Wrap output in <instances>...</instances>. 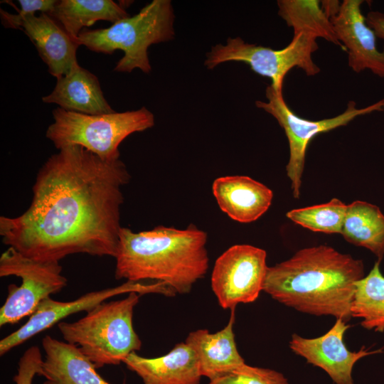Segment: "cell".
<instances>
[{
  "instance_id": "27",
  "label": "cell",
  "mask_w": 384,
  "mask_h": 384,
  "mask_svg": "<svg viewBox=\"0 0 384 384\" xmlns=\"http://www.w3.org/2000/svg\"><path fill=\"white\" fill-rule=\"evenodd\" d=\"M21 9L16 11L20 15L35 14L36 11L49 14L53 9L57 0H18Z\"/></svg>"
},
{
  "instance_id": "12",
  "label": "cell",
  "mask_w": 384,
  "mask_h": 384,
  "mask_svg": "<svg viewBox=\"0 0 384 384\" xmlns=\"http://www.w3.org/2000/svg\"><path fill=\"white\" fill-rule=\"evenodd\" d=\"M0 13L5 27L20 29L28 36L51 75L60 78L78 65L79 44L50 15L12 14L3 9Z\"/></svg>"
},
{
  "instance_id": "24",
  "label": "cell",
  "mask_w": 384,
  "mask_h": 384,
  "mask_svg": "<svg viewBox=\"0 0 384 384\" xmlns=\"http://www.w3.org/2000/svg\"><path fill=\"white\" fill-rule=\"evenodd\" d=\"M346 210L347 205L334 198L326 203L291 210L286 215L314 232L341 234Z\"/></svg>"
},
{
  "instance_id": "15",
  "label": "cell",
  "mask_w": 384,
  "mask_h": 384,
  "mask_svg": "<svg viewBox=\"0 0 384 384\" xmlns=\"http://www.w3.org/2000/svg\"><path fill=\"white\" fill-rule=\"evenodd\" d=\"M212 192L220 209L232 220L249 223L257 220L269 209L273 192L265 184L247 176L218 177Z\"/></svg>"
},
{
  "instance_id": "1",
  "label": "cell",
  "mask_w": 384,
  "mask_h": 384,
  "mask_svg": "<svg viewBox=\"0 0 384 384\" xmlns=\"http://www.w3.org/2000/svg\"><path fill=\"white\" fill-rule=\"evenodd\" d=\"M58 150L38 171L28 209L0 217L3 243L41 261L78 253L115 257L127 166L78 145Z\"/></svg>"
},
{
  "instance_id": "28",
  "label": "cell",
  "mask_w": 384,
  "mask_h": 384,
  "mask_svg": "<svg viewBox=\"0 0 384 384\" xmlns=\"http://www.w3.org/2000/svg\"><path fill=\"white\" fill-rule=\"evenodd\" d=\"M366 18L367 24L374 31L377 38L384 40V14L370 11Z\"/></svg>"
},
{
  "instance_id": "29",
  "label": "cell",
  "mask_w": 384,
  "mask_h": 384,
  "mask_svg": "<svg viewBox=\"0 0 384 384\" xmlns=\"http://www.w3.org/2000/svg\"><path fill=\"white\" fill-rule=\"evenodd\" d=\"M321 2V8L330 18L338 12L341 4L338 1L334 0H325Z\"/></svg>"
},
{
  "instance_id": "21",
  "label": "cell",
  "mask_w": 384,
  "mask_h": 384,
  "mask_svg": "<svg viewBox=\"0 0 384 384\" xmlns=\"http://www.w3.org/2000/svg\"><path fill=\"white\" fill-rule=\"evenodd\" d=\"M341 234L348 242L370 250L381 262L384 256V215L377 206L363 201L347 205Z\"/></svg>"
},
{
  "instance_id": "18",
  "label": "cell",
  "mask_w": 384,
  "mask_h": 384,
  "mask_svg": "<svg viewBox=\"0 0 384 384\" xmlns=\"http://www.w3.org/2000/svg\"><path fill=\"white\" fill-rule=\"evenodd\" d=\"M42 346L45 358L38 375L45 378L43 384H110L76 346L47 335Z\"/></svg>"
},
{
  "instance_id": "16",
  "label": "cell",
  "mask_w": 384,
  "mask_h": 384,
  "mask_svg": "<svg viewBox=\"0 0 384 384\" xmlns=\"http://www.w3.org/2000/svg\"><path fill=\"white\" fill-rule=\"evenodd\" d=\"M123 363L142 378L143 384H199L202 377L197 357L185 342L156 358L132 352Z\"/></svg>"
},
{
  "instance_id": "8",
  "label": "cell",
  "mask_w": 384,
  "mask_h": 384,
  "mask_svg": "<svg viewBox=\"0 0 384 384\" xmlns=\"http://www.w3.org/2000/svg\"><path fill=\"white\" fill-rule=\"evenodd\" d=\"M265 96L267 102L257 100L255 105L273 116L287 136L289 158L286 171L295 198L300 195L307 146L315 136L346 126L358 116L384 111V99L363 108H357L356 103L351 100L346 110L335 117L309 120L295 114L287 105L283 92H276L271 85L267 87Z\"/></svg>"
},
{
  "instance_id": "17",
  "label": "cell",
  "mask_w": 384,
  "mask_h": 384,
  "mask_svg": "<svg viewBox=\"0 0 384 384\" xmlns=\"http://www.w3.org/2000/svg\"><path fill=\"white\" fill-rule=\"evenodd\" d=\"M235 309H231L226 326L216 333L207 329L191 332L185 343L194 351L202 376L213 382L243 365L245 361L237 348L233 332Z\"/></svg>"
},
{
  "instance_id": "3",
  "label": "cell",
  "mask_w": 384,
  "mask_h": 384,
  "mask_svg": "<svg viewBox=\"0 0 384 384\" xmlns=\"http://www.w3.org/2000/svg\"><path fill=\"white\" fill-rule=\"evenodd\" d=\"M207 233L190 224L186 229L159 225L135 233H119L114 277L139 282L156 280L175 294L189 293L209 267Z\"/></svg>"
},
{
  "instance_id": "22",
  "label": "cell",
  "mask_w": 384,
  "mask_h": 384,
  "mask_svg": "<svg viewBox=\"0 0 384 384\" xmlns=\"http://www.w3.org/2000/svg\"><path fill=\"white\" fill-rule=\"evenodd\" d=\"M320 2L317 0H279L277 3L278 15L293 28L294 34L306 32L344 49L337 38L331 18L324 11Z\"/></svg>"
},
{
  "instance_id": "25",
  "label": "cell",
  "mask_w": 384,
  "mask_h": 384,
  "mask_svg": "<svg viewBox=\"0 0 384 384\" xmlns=\"http://www.w3.org/2000/svg\"><path fill=\"white\" fill-rule=\"evenodd\" d=\"M209 384H289L284 375L272 369L244 363Z\"/></svg>"
},
{
  "instance_id": "14",
  "label": "cell",
  "mask_w": 384,
  "mask_h": 384,
  "mask_svg": "<svg viewBox=\"0 0 384 384\" xmlns=\"http://www.w3.org/2000/svg\"><path fill=\"white\" fill-rule=\"evenodd\" d=\"M363 0H343L331 18L339 42L348 52V66L358 73L366 70L384 78V46H377V36L361 12Z\"/></svg>"
},
{
  "instance_id": "13",
  "label": "cell",
  "mask_w": 384,
  "mask_h": 384,
  "mask_svg": "<svg viewBox=\"0 0 384 384\" xmlns=\"http://www.w3.org/2000/svg\"><path fill=\"white\" fill-rule=\"evenodd\" d=\"M350 325L336 319L334 326L319 337L308 338L292 335L290 349L306 362L324 370L335 384H354L352 371L356 363L366 356L383 352V348L370 350L363 346L358 351H349L343 342Z\"/></svg>"
},
{
  "instance_id": "19",
  "label": "cell",
  "mask_w": 384,
  "mask_h": 384,
  "mask_svg": "<svg viewBox=\"0 0 384 384\" xmlns=\"http://www.w3.org/2000/svg\"><path fill=\"white\" fill-rule=\"evenodd\" d=\"M45 103L56 104L67 110L87 114L115 112L104 97L98 78L79 64L57 79L53 91L42 97Z\"/></svg>"
},
{
  "instance_id": "7",
  "label": "cell",
  "mask_w": 384,
  "mask_h": 384,
  "mask_svg": "<svg viewBox=\"0 0 384 384\" xmlns=\"http://www.w3.org/2000/svg\"><path fill=\"white\" fill-rule=\"evenodd\" d=\"M316 39L306 32L294 34L286 47L274 50L247 43L240 37L229 38L225 45L217 44L211 48L206 54L204 65L213 69L228 61L245 63L255 73L270 78V85L276 92H283L284 78L293 68H301L308 76L320 72L312 58V54L319 48Z\"/></svg>"
},
{
  "instance_id": "20",
  "label": "cell",
  "mask_w": 384,
  "mask_h": 384,
  "mask_svg": "<svg viewBox=\"0 0 384 384\" xmlns=\"http://www.w3.org/2000/svg\"><path fill=\"white\" fill-rule=\"evenodd\" d=\"M48 15L76 42L84 28L97 21L114 23L129 16L122 4L112 0H58Z\"/></svg>"
},
{
  "instance_id": "26",
  "label": "cell",
  "mask_w": 384,
  "mask_h": 384,
  "mask_svg": "<svg viewBox=\"0 0 384 384\" xmlns=\"http://www.w3.org/2000/svg\"><path fill=\"white\" fill-rule=\"evenodd\" d=\"M42 361L39 347H29L19 359L18 372L13 378L14 382L16 384H32L34 376L38 374Z\"/></svg>"
},
{
  "instance_id": "6",
  "label": "cell",
  "mask_w": 384,
  "mask_h": 384,
  "mask_svg": "<svg viewBox=\"0 0 384 384\" xmlns=\"http://www.w3.org/2000/svg\"><path fill=\"white\" fill-rule=\"evenodd\" d=\"M46 136L55 147L78 145L105 161L119 159V146L130 134L154 125L153 113L142 107L137 110L87 114L57 107Z\"/></svg>"
},
{
  "instance_id": "11",
  "label": "cell",
  "mask_w": 384,
  "mask_h": 384,
  "mask_svg": "<svg viewBox=\"0 0 384 384\" xmlns=\"http://www.w3.org/2000/svg\"><path fill=\"white\" fill-rule=\"evenodd\" d=\"M136 292L140 294L160 293L171 296L170 289L164 283L144 284L127 281L124 284L86 293L69 302L56 301L46 298L38 304L28 321L15 331L0 341V355L4 356L12 348L22 344L33 336L48 329L67 316L80 311H90L98 304L119 294Z\"/></svg>"
},
{
  "instance_id": "9",
  "label": "cell",
  "mask_w": 384,
  "mask_h": 384,
  "mask_svg": "<svg viewBox=\"0 0 384 384\" xmlns=\"http://www.w3.org/2000/svg\"><path fill=\"white\" fill-rule=\"evenodd\" d=\"M58 261L36 260L9 247L0 257V277H20V286H8L0 309V326L14 324L34 313L41 301L67 285Z\"/></svg>"
},
{
  "instance_id": "5",
  "label": "cell",
  "mask_w": 384,
  "mask_h": 384,
  "mask_svg": "<svg viewBox=\"0 0 384 384\" xmlns=\"http://www.w3.org/2000/svg\"><path fill=\"white\" fill-rule=\"evenodd\" d=\"M174 9L170 0H153L133 16L121 19L106 28L87 30L78 35L79 46L97 53L112 54L124 52L114 70L131 73L139 68L145 73L151 70L148 48L152 44L174 38Z\"/></svg>"
},
{
  "instance_id": "4",
  "label": "cell",
  "mask_w": 384,
  "mask_h": 384,
  "mask_svg": "<svg viewBox=\"0 0 384 384\" xmlns=\"http://www.w3.org/2000/svg\"><path fill=\"white\" fill-rule=\"evenodd\" d=\"M140 295L132 292L124 299L104 302L76 321H60L58 329L65 341L76 346L96 368L119 365L142 348L132 322Z\"/></svg>"
},
{
  "instance_id": "2",
  "label": "cell",
  "mask_w": 384,
  "mask_h": 384,
  "mask_svg": "<svg viewBox=\"0 0 384 384\" xmlns=\"http://www.w3.org/2000/svg\"><path fill=\"white\" fill-rule=\"evenodd\" d=\"M364 272L361 260L330 246L305 247L268 267L262 291L298 311L348 322L356 283Z\"/></svg>"
},
{
  "instance_id": "23",
  "label": "cell",
  "mask_w": 384,
  "mask_h": 384,
  "mask_svg": "<svg viewBox=\"0 0 384 384\" xmlns=\"http://www.w3.org/2000/svg\"><path fill=\"white\" fill-rule=\"evenodd\" d=\"M376 261L370 272L356 283L351 304V318L361 319V325L375 332L384 331V276Z\"/></svg>"
},
{
  "instance_id": "10",
  "label": "cell",
  "mask_w": 384,
  "mask_h": 384,
  "mask_svg": "<svg viewBox=\"0 0 384 384\" xmlns=\"http://www.w3.org/2000/svg\"><path fill=\"white\" fill-rule=\"evenodd\" d=\"M263 249L247 244L235 245L215 260L211 288L224 309L254 302L263 289L268 266Z\"/></svg>"
}]
</instances>
